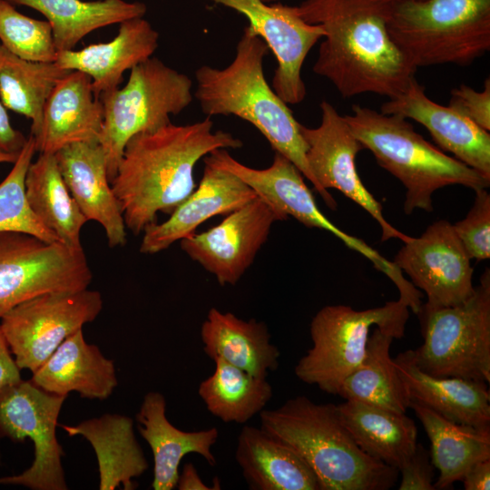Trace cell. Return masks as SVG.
<instances>
[{
	"label": "cell",
	"mask_w": 490,
	"mask_h": 490,
	"mask_svg": "<svg viewBox=\"0 0 490 490\" xmlns=\"http://www.w3.org/2000/svg\"><path fill=\"white\" fill-rule=\"evenodd\" d=\"M69 436H82L93 446L99 469V489L120 485L132 490L133 478L148 469V462L133 431V420L124 415L103 414L76 426L61 425Z\"/></svg>",
	"instance_id": "27"
},
{
	"label": "cell",
	"mask_w": 490,
	"mask_h": 490,
	"mask_svg": "<svg viewBox=\"0 0 490 490\" xmlns=\"http://www.w3.org/2000/svg\"><path fill=\"white\" fill-rule=\"evenodd\" d=\"M320 110L321 122L318 127L300 125L307 145V161L319 187L326 192L336 189L367 211L379 224L382 241L398 239L406 242L410 236L385 219L382 205L358 176L355 161L358 152L364 149L362 144L331 103L322 101Z\"/></svg>",
	"instance_id": "13"
},
{
	"label": "cell",
	"mask_w": 490,
	"mask_h": 490,
	"mask_svg": "<svg viewBox=\"0 0 490 490\" xmlns=\"http://www.w3.org/2000/svg\"><path fill=\"white\" fill-rule=\"evenodd\" d=\"M179 490H211L214 488L206 485L200 477L196 467L191 463L183 466L179 474L177 485Z\"/></svg>",
	"instance_id": "44"
},
{
	"label": "cell",
	"mask_w": 490,
	"mask_h": 490,
	"mask_svg": "<svg viewBox=\"0 0 490 490\" xmlns=\"http://www.w3.org/2000/svg\"><path fill=\"white\" fill-rule=\"evenodd\" d=\"M387 26L416 68L469 65L490 49V0L390 2Z\"/></svg>",
	"instance_id": "6"
},
{
	"label": "cell",
	"mask_w": 490,
	"mask_h": 490,
	"mask_svg": "<svg viewBox=\"0 0 490 490\" xmlns=\"http://www.w3.org/2000/svg\"><path fill=\"white\" fill-rule=\"evenodd\" d=\"M235 459L250 489L321 490L306 461L260 426H245L240 430Z\"/></svg>",
	"instance_id": "26"
},
{
	"label": "cell",
	"mask_w": 490,
	"mask_h": 490,
	"mask_svg": "<svg viewBox=\"0 0 490 490\" xmlns=\"http://www.w3.org/2000/svg\"><path fill=\"white\" fill-rule=\"evenodd\" d=\"M135 418L138 430L153 456L152 489L172 490L176 487L179 466L187 454H198L210 466L217 465L211 448L219 437L218 428L198 431L177 428L166 416V399L162 393L148 392Z\"/></svg>",
	"instance_id": "23"
},
{
	"label": "cell",
	"mask_w": 490,
	"mask_h": 490,
	"mask_svg": "<svg viewBox=\"0 0 490 490\" xmlns=\"http://www.w3.org/2000/svg\"><path fill=\"white\" fill-rule=\"evenodd\" d=\"M35 152L34 138L29 134L11 171L0 182V232H24L56 242L54 233L31 210L25 194L24 180Z\"/></svg>",
	"instance_id": "36"
},
{
	"label": "cell",
	"mask_w": 490,
	"mask_h": 490,
	"mask_svg": "<svg viewBox=\"0 0 490 490\" xmlns=\"http://www.w3.org/2000/svg\"><path fill=\"white\" fill-rule=\"evenodd\" d=\"M102 308L97 290L47 292L7 311L0 326L18 368L33 373L65 338L93 321Z\"/></svg>",
	"instance_id": "12"
},
{
	"label": "cell",
	"mask_w": 490,
	"mask_h": 490,
	"mask_svg": "<svg viewBox=\"0 0 490 490\" xmlns=\"http://www.w3.org/2000/svg\"><path fill=\"white\" fill-rule=\"evenodd\" d=\"M268 51L266 43L246 26L228 66L202 65L196 70L194 96L209 117L232 114L252 124L276 152L294 163L327 206L336 210L335 199L319 187L309 169L301 124L265 79L263 59Z\"/></svg>",
	"instance_id": "3"
},
{
	"label": "cell",
	"mask_w": 490,
	"mask_h": 490,
	"mask_svg": "<svg viewBox=\"0 0 490 490\" xmlns=\"http://www.w3.org/2000/svg\"><path fill=\"white\" fill-rule=\"evenodd\" d=\"M390 2L304 0L299 15L324 31L313 72L343 98L373 93L392 99L415 78L416 67L389 35Z\"/></svg>",
	"instance_id": "1"
},
{
	"label": "cell",
	"mask_w": 490,
	"mask_h": 490,
	"mask_svg": "<svg viewBox=\"0 0 490 490\" xmlns=\"http://www.w3.org/2000/svg\"><path fill=\"white\" fill-rule=\"evenodd\" d=\"M71 70L55 62L22 59L0 44V102L31 121V133L40 127L44 104L58 82Z\"/></svg>",
	"instance_id": "35"
},
{
	"label": "cell",
	"mask_w": 490,
	"mask_h": 490,
	"mask_svg": "<svg viewBox=\"0 0 490 490\" xmlns=\"http://www.w3.org/2000/svg\"><path fill=\"white\" fill-rule=\"evenodd\" d=\"M242 14L249 28L259 35L275 55L278 66L272 78V89L286 103L296 104L306 96L301 78L303 63L324 31L305 22L295 6L279 0H206Z\"/></svg>",
	"instance_id": "16"
},
{
	"label": "cell",
	"mask_w": 490,
	"mask_h": 490,
	"mask_svg": "<svg viewBox=\"0 0 490 490\" xmlns=\"http://www.w3.org/2000/svg\"><path fill=\"white\" fill-rule=\"evenodd\" d=\"M27 137L11 123L6 108L0 102V152L18 155Z\"/></svg>",
	"instance_id": "41"
},
{
	"label": "cell",
	"mask_w": 490,
	"mask_h": 490,
	"mask_svg": "<svg viewBox=\"0 0 490 490\" xmlns=\"http://www.w3.org/2000/svg\"><path fill=\"white\" fill-rule=\"evenodd\" d=\"M30 380L52 394L77 392L98 400L108 398L118 384L113 361L85 341L83 328L65 338Z\"/></svg>",
	"instance_id": "24"
},
{
	"label": "cell",
	"mask_w": 490,
	"mask_h": 490,
	"mask_svg": "<svg viewBox=\"0 0 490 490\" xmlns=\"http://www.w3.org/2000/svg\"><path fill=\"white\" fill-rule=\"evenodd\" d=\"M28 204L63 244L81 249L80 234L88 221L82 213L52 153H40L32 162L24 180Z\"/></svg>",
	"instance_id": "32"
},
{
	"label": "cell",
	"mask_w": 490,
	"mask_h": 490,
	"mask_svg": "<svg viewBox=\"0 0 490 490\" xmlns=\"http://www.w3.org/2000/svg\"><path fill=\"white\" fill-rule=\"evenodd\" d=\"M119 24L118 34L110 42L57 53L55 63L61 68L90 76L97 97L118 88L123 73L152 57L159 45V33L143 17Z\"/></svg>",
	"instance_id": "22"
},
{
	"label": "cell",
	"mask_w": 490,
	"mask_h": 490,
	"mask_svg": "<svg viewBox=\"0 0 490 490\" xmlns=\"http://www.w3.org/2000/svg\"><path fill=\"white\" fill-rule=\"evenodd\" d=\"M410 402L448 420L475 427L490 426V392L485 382L439 377L419 369L406 350L393 358Z\"/></svg>",
	"instance_id": "25"
},
{
	"label": "cell",
	"mask_w": 490,
	"mask_h": 490,
	"mask_svg": "<svg viewBox=\"0 0 490 490\" xmlns=\"http://www.w3.org/2000/svg\"><path fill=\"white\" fill-rule=\"evenodd\" d=\"M339 416L358 447L398 471L414 453L417 429L407 413L356 400L337 405Z\"/></svg>",
	"instance_id": "29"
},
{
	"label": "cell",
	"mask_w": 490,
	"mask_h": 490,
	"mask_svg": "<svg viewBox=\"0 0 490 490\" xmlns=\"http://www.w3.org/2000/svg\"><path fill=\"white\" fill-rule=\"evenodd\" d=\"M130 71L123 87L99 96L103 122L98 142L105 155L110 182L132 136L169 125L170 115L179 114L192 101L191 78L156 57Z\"/></svg>",
	"instance_id": "8"
},
{
	"label": "cell",
	"mask_w": 490,
	"mask_h": 490,
	"mask_svg": "<svg viewBox=\"0 0 490 490\" xmlns=\"http://www.w3.org/2000/svg\"><path fill=\"white\" fill-rule=\"evenodd\" d=\"M205 354L258 377L267 378L279 367V348L270 343L264 322L255 318L243 320L231 312L211 308L201 327Z\"/></svg>",
	"instance_id": "28"
},
{
	"label": "cell",
	"mask_w": 490,
	"mask_h": 490,
	"mask_svg": "<svg viewBox=\"0 0 490 490\" xmlns=\"http://www.w3.org/2000/svg\"><path fill=\"white\" fill-rule=\"evenodd\" d=\"M461 481L466 490L490 489V458L478 461L470 466Z\"/></svg>",
	"instance_id": "43"
},
{
	"label": "cell",
	"mask_w": 490,
	"mask_h": 490,
	"mask_svg": "<svg viewBox=\"0 0 490 490\" xmlns=\"http://www.w3.org/2000/svg\"><path fill=\"white\" fill-rule=\"evenodd\" d=\"M423 343L408 349L422 371L439 377L490 383V270L472 295L449 307L424 303L416 314Z\"/></svg>",
	"instance_id": "7"
},
{
	"label": "cell",
	"mask_w": 490,
	"mask_h": 490,
	"mask_svg": "<svg viewBox=\"0 0 490 490\" xmlns=\"http://www.w3.org/2000/svg\"><path fill=\"white\" fill-rule=\"evenodd\" d=\"M204 162L238 176L257 197L286 219L291 216L309 228L323 229L364 257L372 252V248L365 241L344 232L321 212L301 172L282 154L275 152L271 165L266 169H254L240 163L227 149L212 151L205 156Z\"/></svg>",
	"instance_id": "17"
},
{
	"label": "cell",
	"mask_w": 490,
	"mask_h": 490,
	"mask_svg": "<svg viewBox=\"0 0 490 490\" xmlns=\"http://www.w3.org/2000/svg\"><path fill=\"white\" fill-rule=\"evenodd\" d=\"M66 396L52 394L23 379L0 392V437L34 443L32 465L19 475L0 477V485L32 490H66L64 450L56 437L57 420Z\"/></svg>",
	"instance_id": "11"
},
{
	"label": "cell",
	"mask_w": 490,
	"mask_h": 490,
	"mask_svg": "<svg viewBox=\"0 0 490 490\" xmlns=\"http://www.w3.org/2000/svg\"><path fill=\"white\" fill-rule=\"evenodd\" d=\"M381 113L422 124L441 150L490 179L489 132L452 106L429 99L416 78L401 93L384 103Z\"/></svg>",
	"instance_id": "18"
},
{
	"label": "cell",
	"mask_w": 490,
	"mask_h": 490,
	"mask_svg": "<svg viewBox=\"0 0 490 490\" xmlns=\"http://www.w3.org/2000/svg\"><path fill=\"white\" fill-rule=\"evenodd\" d=\"M212 127L207 117L140 132L127 142L111 187L132 234L155 222L158 212L171 214L194 191V168L201 158L216 149L242 147L241 140Z\"/></svg>",
	"instance_id": "2"
},
{
	"label": "cell",
	"mask_w": 490,
	"mask_h": 490,
	"mask_svg": "<svg viewBox=\"0 0 490 490\" xmlns=\"http://www.w3.org/2000/svg\"><path fill=\"white\" fill-rule=\"evenodd\" d=\"M475 192L470 211L453 227L470 259L484 260L490 258V194L486 189Z\"/></svg>",
	"instance_id": "38"
},
{
	"label": "cell",
	"mask_w": 490,
	"mask_h": 490,
	"mask_svg": "<svg viewBox=\"0 0 490 490\" xmlns=\"http://www.w3.org/2000/svg\"><path fill=\"white\" fill-rule=\"evenodd\" d=\"M17 156L18 155L0 152V163H14Z\"/></svg>",
	"instance_id": "45"
},
{
	"label": "cell",
	"mask_w": 490,
	"mask_h": 490,
	"mask_svg": "<svg viewBox=\"0 0 490 490\" xmlns=\"http://www.w3.org/2000/svg\"><path fill=\"white\" fill-rule=\"evenodd\" d=\"M92 280L83 248L24 232H0V318L35 296L85 289Z\"/></svg>",
	"instance_id": "10"
},
{
	"label": "cell",
	"mask_w": 490,
	"mask_h": 490,
	"mask_svg": "<svg viewBox=\"0 0 490 490\" xmlns=\"http://www.w3.org/2000/svg\"><path fill=\"white\" fill-rule=\"evenodd\" d=\"M41 13L50 24L57 51L74 49L93 31L143 17L147 7L142 2L124 0H7Z\"/></svg>",
	"instance_id": "31"
},
{
	"label": "cell",
	"mask_w": 490,
	"mask_h": 490,
	"mask_svg": "<svg viewBox=\"0 0 490 490\" xmlns=\"http://www.w3.org/2000/svg\"><path fill=\"white\" fill-rule=\"evenodd\" d=\"M260 427L297 452L316 474L321 490H387L399 471L364 453L334 404L305 396L260 413Z\"/></svg>",
	"instance_id": "4"
},
{
	"label": "cell",
	"mask_w": 490,
	"mask_h": 490,
	"mask_svg": "<svg viewBox=\"0 0 490 490\" xmlns=\"http://www.w3.org/2000/svg\"><path fill=\"white\" fill-rule=\"evenodd\" d=\"M212 360L214 371L200 383V397L207 410L222 422L245 424L271 399V385L267 378L252 376L221 358Z\"/></svg>",
	"instance_id": "34"
},
{
	"label": "cell",
	"mask_w": 490,
	"mask_h": 490,
	"mask_svg": "<svg viewBox=\"0 0 490 490\" xmlns=\"http://www.w3.org/2000/svg\"><path fill=\"white\" fill-rule=\"evenodd\" d=\"M103 122V104L90 76L73 70L58 82L44 104L40 127L33 135L35 150L54 154L72 143L98 142Z\"/></svg>",
	"instance_id": "21"
},
{
	"label": "cell",
	"mask_w": 490,
	"mask_h": 490,
	"mask_svg": "<svg viewBox=\"0 0 490 490\" xmlns=\"http://www.w3.org/2000/svg\"><path fill=\"white\" fill-rule=\"evenodd\" d=\"M284 220L257 197L228 213L218 225L181 240V248L214 275L220 285H235L268 240L272 225Z\"/></svg>",
	"instance_id": "15"
},
{
	"label": "cell",
	"mask_w": 490,
	"mask_h": 490,
	"mask_svg": "<svg viewBox=\"0 0 490 490\" xmlns=\"http://www.w3.org/2000/svg\"><path fill=\"white\" fill-rule=\"evenodd\" d=\"M0 44L28 61L55 62L58 53L48 21L23 15L7 0H0Z\"/></svg>",
	"instance_id": "37"
},
{
	"label": "cell",
	"mask_w": 490,
	"mask_h": 490,
	"mask_svg": "<svg viewBox=\"0 0 490 490\" xmlns=\"http://www.w3.org/2000/svg\"><path fill=\"white\" fill-rule=\"evenodd\" d=\"M344 118L377 164L404 185L407 215L416 209L432 211L433 193L446 186L463 185L475 191L490 186V179L431 144L402 116L354 104Z\"/></svg>",
	"instance_id": "5"
},
{
	"label": "cell",
	"mask_w": 490,
	"mask_h": 490,
	"mask_svg": "<svg viewBox=\"0 0 490 490\" xmlns=\"http://www.w3.org/2000/svg\"><path fill=\"white\" fill-rule=\"evenodd\" d=\"M449 105L456 109L485 131L490 130V79L485 81L484 89L475 91L461 84L451 91Z\"/></svg>",
	"instance_id": "39"
},
{
	"label": "cell",
	"mask_w": 490,
	"mask_h": 490,
	"mask_svg": "<svg viewBox=\"0 0 490 490\" xmlns=\"http://www.w3.org/2000/svg\"><path fill=\"white\" fill-rule=\"evenodd\" d=\"M385 1H387V2H395V1H408V0H385Z\"/></svg>",
	"instance_id": "46"
},
{
	"label": "cell",
	"mask_w": 490,
	"mask_h": 490,
	"mask_svg": "<svg viewBox=\"0 0 490 490\" xmlns=\"http://www.w3.org/2000/svg\"><path fill=\"white\" fill-rule=\"evenodd\" d=\"M435 466L430 453L419 443L410 458L399 469V490H435Z\"/></svg>",
	"instance_id": "40"
},
{
	"label": "cell",
	"mask_w": 490,
	"mask_h": 490,
	"mask_svg": "<svg viewBox=\"0 0 490 490\" xmlns=\"http://www.w3.org/2000/svg\"><path fill=\"white\" fill-rule=\"evenodd\" d=\"M395 338L376 327L360 365L342 382L338 396L397 413H407L410 399L389 350Z\"/></svg>",
	"instance_id": "33"
},
{
	"label": "cell",
	"mask_w": 490,
	"mask_h": 490,
	"mask_svg": "<svg viewBox=\"0 0 490 490\" xmlns=\"http://www.w3.org/2000/svg\"><path fill=\"white\" fill-rule=\"evenodd\" d=\"M198 187L163 222L156 221L143 230L140 251L155 254L194 233L213 216L230 213L257 198L253 190L232 172L204 162Z\"/></svg>",
	"instance_id": "19"
},
{
	"label": "cell",
	"mask_w": 490,
	"mask_h": 490,
	"mask_svg": "<svg viewBox=\"0 0 490 490\" xmlns=\"http://www.w3.org/2000/svg\"><path fill=\"white\" fill-rule=\"evenodd\" d=\"M393 263L425 292L431 306H455L474 292L471 259L447 220L435 221L421 236L409 237Z\"/></svg>",
	"instance_id": "14"
},
{
	"label": "cell",
	"mask_w": 490,
	"mask_h": 490,
	"mask_svg": "<svg viewBox=\"0 0 490 490\" xmlns=\"http://www.w3.org/2000/svg\"><path fill=\"white\" fill-rule=\"evenodd\" d=\"M59 171L87 220L104 230L111 248L126 242V226L111 187L103 150L98 142L69 144L54 153Z\"/></svg>",
	"instance_id": "20"
},
{
	"label": "cell",
	"mask_w": 490,
	"mask_h": 490,
	"mask_svg": "<svg viewBox=\"0 0 490 490\" xmlns=\"http://www.w3.org/2000/svg\"><path fill=\"white\" fill-rule=\"evenodd\" d=\"M411 408L423 425L431 443L430 457L439 472L436 489H448L461 481L478 461L490 458V426L475 427L446 419L416 402Z\"/></svg>",
	"instance_id": "30"
},
{
	"label": "cell",
	"mask_w": 490,
	"mask_h": 490,
	"mask_svg": "<svg viewBox=\"0 0 490 490\" xmlns=\"http://www.w3.org/2000/svg\"><path fill=\"white\" fill-rule=\"evenodd\" d=\"M20 370L0 326V392L22 380Z\"/></svg>",
	"instance_id": "42"
},
{
	"label": "cell",
	"mask_w": 490,
	"mask_h": 490,
	"mask_svg": "<svg viewBox=\"0 0 490 490\" xmlns=\"http://www.w3.org/2000/svg\"><path fill=\"white\" fill-rule=\"evenodd\" d=\"M408 318L409 309L399 299L364 310L346 305L323 307L310 322L312 346L298 361L296 377L325 393L338 395L343 380L365 357L371 327L401 338Z\"/></svg>",
	"instance_id": "9"
}]
</instances>
